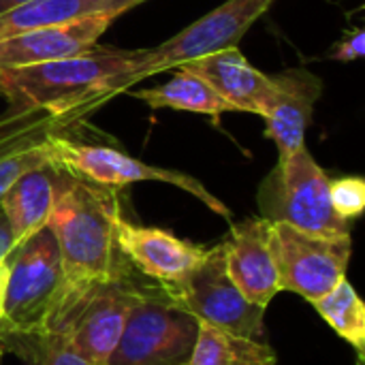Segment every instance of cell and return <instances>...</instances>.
<instances>
[{
    "instance_id": "obj_1",
    "label": "cell",
    "mask_w": 365,
    "mask_h": 365,
    "mask_svg": "<svg viewBox=\"0 0 365 365\" xmlns=\"http://www.w3.org/2000/svg\"><path fill=\"white\" fill-rule=\"evenodd\" d=\"M120 216L118 188L62 173L47 229L53 233L60 250L64 293L49 325L90 287L133 278L135 272L115 244V220Z\"/></svg>"
},
{
    "instance_id": "obj_2",
    "label": "cell",
    "mask_w": 365,
    "mask_h": 365,
    "mask_svg": "<svg viewBox=\"0 0 365 365\" xmlns=\"http://www.w3.org/2000/svg\"><path fill=\"white\" fill-rule=\"evenodd\" d=\"M139 49L92 47L86 53L0 73V94L9 98L13 118L47 113L49 120L90 111L122 92Z\"/></svg>"
},
{
    "instance_id": "obj_3",
    "label": "cell",
    "mask_w": 365,
    "mask_h": 365,
    "mask_svg": "<svg viewBox=\"0 0 365 365\" xmlns=\"http://www.w3.org/2000/svg\"><path fill=\"white\" fill-rule=\"evenodd\" d=\"M329 175L321 169L306 143L284 158L259 188L261 218L287 222L319 235H349L351 222L342 220L329 199Z\"/></svg>"
},
{
    "instance_id": "obj_4",
    "label": "cell",
    "mask_w": 365,
    "mask_h": 365,
    "mask_svg": "<svg viewBox=\"0 0 365 365\" xmlns=\"http://www.w3.org/2000/svg\"><path fill=\"white\" fill-rule=\"evenodd\" d=\"M6 293L2 331L47 329L64 293L60 250L45 227L19 244L6 259Z\"/></svg>"
},
{
    "instance_id": "obj_5",
    "label": "cell",
    "mask_w": 365,
    "mask_h": 365,
    "mask_svg": "<svg viewBox=\"0 0 365 365\" xmlns=\"http://www.w3.org/2000/svg\"><path fill=\"white\" fill-rule=\"evenodd\" d=\"M272 2L274 0H227L169 41L152 49H139L133 68L120 83L122 92L163 71L178 68L190 60L237 47L250 26L272 6Z\"/></svg>"
},
{
    "instance_id": "obj_6",
    "label": "cell",
    "mask_w": 365,
    "mask_h": 365,
    "mask_svg": "<svg viewBox=\"0 0 365 365\" xmlns=\"http://www.w3.org/2000/svg\"><path fill=\"white\" fill-rule=\"evenodd\" d=\"M197 334V319L169 304L154 282L139 284L120 342L105 365H182Z\"/></svg>"
},
{
    "instance_id": "obj_7",
    "label": "cell",
    "mask_w": 365,
    "mask_h": 365,
    "mask_svg": "<svg viewBox=\"0 0 365 365\" xmlns=\"http://www.w3.org/2000/svg\"><path fill=\"white\" fill-rule=\"evenodd\" d=\"M169 304L184 310L197 323L212 325L233 336L265 340V308L250 304L225 272L222 246L207 250L205 261L182 282L160 287Z\"/></svg>"
},
{
    "instance_id": "obj_8",
    "label": "cell",
    "mask_w": 365,
    "mask_h": 365,
    "mask_svg": "<svg viewBox=\"0 0 365 365\" xmlns=\"http://www.w3.org/2000/svg\"><path fill=\"white\" fill-rule=\"evenodd\" d=\"M269 248L278 269L280 291H291L314 304L340 280L353 255L349 235H319L287 222H269Z\"/></svg>"
},
{
    "instance_id": "obj_9",
    "label": "cell",
    "mask_w": 365,
    "mask_h": 365,
    "mask_svg": "<svg viewBox=\"0 0 365 365\" xmlns=\"http://www.w3.org/2000/svg\"><path fill=\"white\" fill-rule=\"evenodd\" d=\"M49 145H51V163L75 178L109 188H122L135 182H165L180 190H186L188 195L199 199L205 207H210L214 214L222 218H231V210L192 175H186L175 169L148 165L109 145L77 143L58 133L49 135Z\"/></svg>"
},
{
    "instance_id": "obj_10",
    "label": "cell",
    "mask_w": 365,
    "mask_h": 365,
    "mask_svg": "<svg viewBox=\"0 0 365 365\" xmlns=\"http://www.w3.org/2000/svg\"><path fill=\"white\" fill-rule=\"evenodd\" d=\"M137 295L135 274L124 282L94 284L77 295L47 329H62L88 365H105L120 342Z\"/></svg>"
},
{
    "instance_id": "obj_11",
    "label": "cell",
    "mask_w": 365,
    "mask_h": 365,
    "mask_svg": "<svg viewBox=\"0 0 365 365\" xmlns=\"http://www.w3.org/2000/svg\"><path fill=\"white\" fill-rule=\"evenodd\" d=\"M115 244L133 272L160 287L182 282L205 261L210 250L165 229L135 225L124 216L115 220Z\"/></svg>"
},
{
    "instance_id": "obj_12",
    "label": "cell",
    "mask_w": 365,
    "mask_h": 365,
    "mask_svg": "<svg viewBox=\"0 0 365 365\" xmlns=\"http://www.w3.org/2000/svg\"><path fill=\"white\" fill-rule=\"evenodd\" d=\"M115 17L113 13H96L9 36L0 41V73L86 53Z\"/></svg>"
},
{
    "instance_id": "obj_13",
    "label": "cell",
    "mask_w": 365,
    "mask_h": 365,
    "mask_svg": "<svg viewBox=\"0 0 365 365\" xmlns=\"http://www.w3.org/2000/svg\"><path fill=\"white\" fill-rule=\"evenodd\" d=\"M267 227L269 220L265 218H248L233 225L229 235L220 242L227 276L250 304L265 310L280 293Z\"/></svg>"
},
{
    "instance_id": "obj_14",
    "label": "cell",
    "mask_w": 365,
    "mask_h": 365,
    "mask_svg": "<svg viewBox=\"0 0 365 365\" xmlns=\"http://www.w3.org/2000/svg\"><path fill=\"white\" fill-rule=\"evenodd\" d=\"M269 79L272 96L263 111L265 137L276 143L278 158H284L304 145L323 81L306 68H289L269 75Z\"/></svg>"
},
{
    "instance_id": "obj_15",
    "label": "cell",
    "mask_w": 365,
    "mask_h": 365,
    "mask_svg": "<svg viewBox=\"0 0 365 365\" xmlns=\"http://www.w3.org/2000/svg\"><path fill=\"white\" fill-rule=\"evenodd\" d=\"M178 68L199 75L235 111H248V113L263 115V111L269 103V96H272L269 75L255 68L237 47L222 49V51L190 60Z\"/></svg>"
},
{
    "instance_id": "obj_16",
    "label": "cell",
    "mask_w": 365,
    "mask_h": 365,
    "mask_svg": "<svg viewBox=\"0 0 365 365\" xmlns=\"http://www.w3.org/2000/svg\"><path fill=\"white\" fill-rule=\"evenodd\" d=\"M62 173L64 171L53 163L36 167L21 175L0 199V210L13 233L15 248L47 227L58 199Z\"/></svg>"
},
{
    "instance_id": "obj_17",
    "label": "cell",
    "mask_w": 365,
    "mask_h": 365,
    "mask_svg": "<svg viewBox=\"0 0 365 365\" xmlns=\"http://www.w3.org/2000/svg\"><path fill=\"white\" fill-rule=\"evenodd\" d=\"M143 2L145 0H28L6 13H0V41L34 28L64 24L96 13L122 15Z\"/></svg>"
},
{
    "instance_id": "obj_18",
    "label": "cell",
    "mask_w": 365,
    "mask_h": 365,
    "mask_svg": "<svg viewBox=\"0 0 365 365\" xmlns=\"http://www.w3.org/2000/svg\"><path fill=\"white\" fill-rule=\"evenodd\" d=\"M28 118V115H26ZM0 133V199L28 171L51 163L49 122L26 120Z\"/></svg>"
},
{
    "instance_id": "obj_19",
    "label": "cell",
    "mask_w": 365,
    "mask_h": 365,
    "mask_svg": "<svg viewBox=\"0 0 365 365\" xmlns=\"http://www.w3.org/2000/svg\"><path fill=\"white\" fill-rule=\"evenodd\" d=\"M130 94L154 109L169 107V109H180V111L205 113V115H212L214 122H218V118L225 111H235L207 81H203L199 75L184 71V68H178L175 75L165 86L133 90Z\"/></svg>"
},
{
    "instance_id": "obj_20",
    "label": "cell",
    "mask_w": 365,
    "mask_h": 365,
    "mask_svg": "<svg viewBox=\"0 0 365 365\" xmlns=\"http://www.w3.org/2000/svg\"><path fill=\"white\" fill-rule=\"evenodd\" d=\"M182 365H278V357L267 340L233 336L199 323L195 346Z\"/></svg>"
},
{
    "instance_id": "obj_21",
    "label": "cell",
    "mask_w": 365,
    "mask_h": 365,
    "mask_svg": "<svg viewBox=\"0 0 365 365\" xmlns=\"http://www.w3.org/2000/svg\"><path fill=\"white\" fill-rule=\"evenodd\" d=\"M0 340L4 353H13L24 365H88L75 351L73 342L62 329L36 331H2Z\"/></svg>"
},
{
    "instance_id": "obj_22",
    "label": "cell",
    "mask_w": 365,
    "mask_h": 365,
    "mask_svg": "<svg viewBox=\"0 0 365 365\" xmlns=\"http://www.w3.org/2000/svg\"><path fill=\"white\" fill-rule=\"evenodd\" d=\"M312 306L321 319L361 357L365 351V308L353 284L346 278L340 280Z\"/></svg>"
},
{
    "instance_id": "obj_23",
    "label": "cell",
    "mask_w": 365,
    "mask_h": 365,
    "mask_svg": "<svg viewBox=\"0 0 365 365\" xmlns=\"http://www.w3.org/2000/svg\"><path fill=\"white\" fill-rule=\"evenodd\" d=\"M329 199L334 212L351 222L361 216L365 207V182L361 178H340L329 182Z\"/></svg>"
},
{
    "instance_id": "obj_24",
    "label": "cell",
    "mask_w": 365,
    "mask_h": 365,
    "mask_svg": "<svg viewBox=\"0 0 365 365\" xmlns=\"http://www.w3.org/2000/svg\"><path fill=\"white\" fill-rule=\"evenodd\" d=\"M365 51V30L364 28H355L351 32H346L340 43L329 51V58L340 60V62H351L361 58Z\"/></svg>"
},
{
    "instance_id": "obj_25",
    "label": "cell",
    "mask_w": 365,
    "mask_h": 365,
    "mask_svg": "<svg viewBox=\"0 0 365 365\" xmlns=\"http://www.w3.org/2000/svg\"><path fill=\"white\" fill-rule=\"evenodd\" d=\"M15 250V242H13V233L9 229V222L0 210V261H6L9 255Z\"/></svg>"
},
{
    "instance_id": "obj_26",
    "label": "cell",
    "mask_w": 365,
    "mask_h": 365,
    "mask_svg": "<svg viewBox=\"0 0 365 365\" xmlns=\"http://www.w3.org/2000/svg\"><path fill=\"white\" fill-rule=\"evenodd\" d=\"M6 276H9V263L0 261V323L4 317V293H6Z\"/></svg>"
},
{
    "instance_id": "obj_27",
    "label": "cell",
    "mask_w": 365,
    "mask_h": 365,
    "mask_svg": "<svg viewBox=\"0 0 365 365\" xmlns=\"http://www.w3.org/2000/svg\"><path fill=\"white\" fill-rule=\"evenodd\" d=\"M24 2H28V0H0V13H6V11H11Z\"/></svg>"
},
{
    "instance_id": "obj_28",
    "label": "cell",
    "mask_w": 365,
    "mask_h": 365,
    "mask_svg": "<svg viewBox=\"0 0 365 365\" xmlns=\"http://www.w3.org/2000/svg\"><path fill=\"white\" fill-rule=\"evenodd\" d=\"M2 357H4V346H2V340H0V365H2Z\"/></svg>"
}]
</instances>
